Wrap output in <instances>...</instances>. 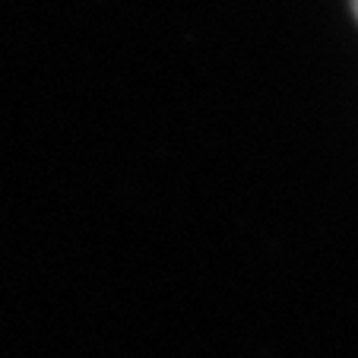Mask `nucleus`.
<instances>
[{
	"label": "nucleus",
	"mask_w": 358,
	"mask_h": 358,
	"mask_svg": "<svg viewBox=\"0 0 358 358\" xmlns=\"http://www.w3.org/2000/svg\"><path fill=\"white\" fill-rule=\"evenodd\" d=\"M352 7H355V16H358V0H352Z\"/></svg>",
	"instance_id": "obj_1"
}]
</instances>
